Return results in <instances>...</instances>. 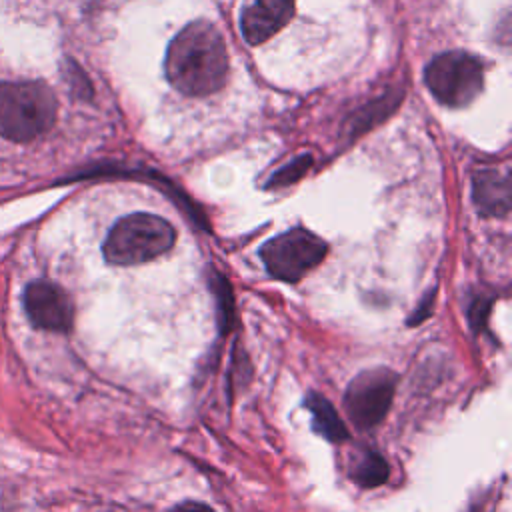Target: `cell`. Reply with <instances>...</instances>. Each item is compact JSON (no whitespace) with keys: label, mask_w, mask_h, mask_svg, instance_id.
Instances as JSON below:
<instances>
[{"label":"cell","mask_w":512,"mask_h":512,"mask_svg":"<svg viewBox=\"0 0 512 512\" xmlns=\"http://www.w3.org/2000/svg\"><path fill=\"white\" fill-rule=\"evenodd\" d=\"M328 252V244L306 228L286 230L260 248V258L276 280L298 282L316 268Z\"/></svg>","instance_id":"5b68a950"},{"label":"cell","mask_w":512,"mask_h":512,"mask_svg":"<svg viewBox=\"0 0 512 512\" xmlns=\"http://www.w3.org/2000/svg\"><path fill=\"white\" fill-rule=\"evenodd\" d=\"M24 310L28 320L50 332H70L74 324V302L70 294L48 280H36L26 286Z\"/></svg>","instance_id":"52a82bcc"},{"label":"cell","mask_w":512,"mask_h":512,"mask_svg":"<svg viewBox=\"0 0 512 512\" xmlns=\"http://www.w3.org/2000/svg\"><path fill=\"white\" fill-rule=\"evenodd\" d=\"M472 198L482 216H506L510 210V178L498 168H482L472 180Z\"/></svg>","instance_id":"9c48e42d"},{"label":"cell","mask_w":512,"mask_h":512,"mask_svg":"<svg viewBox=\"0 0 512 512\" xmlns=\"http://www.w3.org/2000/svg\"><path fill=\"white\" fill-rule=\"evenodd\" d=\"M398 374L378 366L360 372L344 392V410L358 430L376 428L394 400Z\"/></svg>","instance_id":"8992f818"},{"label":"cell","mask_w":512,"mask_h":512,"mask_svg":"<svg viewBox=\"0 0 512 512\" xmlns=\"http://www.w3.org/2000/svg\"><path fill=\"white\" fill-rule=\"evenodd\" d=\"M170 512H214V510L204 502H182L174 506Z\"/></svg>","instance_id":"9a60e30c"},{"label":"cell","mask_w":512,"mask_h":512,"mask_svg":"<svg viewBox=\"0 0 512 512\" xmlns=\"http://www.w3.org/2000/svg\"><path fill=\"white\" fill-rule=\"evenodd\" d=\"M54 92L38 80L0 82V136L12 142H30L56 122Z\"/></svg>","instance_id":"7a4b0ae2"},{"label":"cell","mask_w":512,"mask_h":512,"mask_svg":"<svg viewBox=\"0 0 512 512\" xmlns=\"http://www.w3.org/2000/svg\"><path fill=\"white\" fill-rule=\"evenodd\" d=\"M164 70L168 82L186 96H208L220 90L228 72L220 30L208 20L184 26L168 46Z\"/></svg>","instance_id":"6da1fadb"},{"label":"cell","mask_w":512,"mask_h":512,"mask_svg":"<svg viewBox=\"0 0 512 512\" xmlns=\"http://www.w3.org/2000/svg\"><path fill=\"white\" fill-rule=\"evenodd\" d=\"M306 408H308V412H310V416H312V426H314V430L322 436V438H326L328 442H336V444H340V442H346L348 438H350V432H348V428H346V424L342 422V418L338 416V412H336V408L324 398V396H320V394H316V392H310L308 396H306Z\"/></svg>","instance_id":"30bf717a"},{"label":"cell","mask_w":512,"mask_h":512,"mask_svg":"<svg viewBox=\"0 0 512 512\" xmlns=\"http://www.w3.org/2000/svg\"><path fill=\"white\" fill-rule=\"evenodd\" d=\"M424 80L432 96L450 108L470 104L482 90V62L462 50L438 54L424 70Z\"/></svg>","instance_id":"277c9868"},{"label":"cell","mask_w":512,"mask_h":512,"mask_svg":"<svg viewBox=\"0 0 512 512\" xmlns=\"http://www.w3.org/2000/svg\"><path fill=\"white\" fill-rule=\"evenodd\" d=\"M66 80H68V84L72 86L74 94H78V96H82V98H90V94H92L90 82H88V78L84 76V72H82L74 62H68V64H66Z\"/></svg>","instance_id":"4fadbf2b"},{"label":"cell","mask_w":512,"mask_h":512,"mask_svg":"<svg viewBox=\"0 0 512 512\" xmlns=\"http://www.w3.org/2000/svg\"><path fill=\"white\" fill-rule=\"evenodd\" d=\"M388 464L384 456L372 448L356 452L350 462V478L362 488H376L388 480Z\"/></svg>","instance_id":"8fae6325"},{"label":"cell","mask_w":512,"mask_h":512,"mask_svg":"<svg viewBox=\"0 0 512 512\" xmlns=\"http://www.w3.org/2000/svg\"><path fill=\"white\" fill-rule=\"evenodd\" d=\"M310 164H312V156H298V158H294L290 164L282 166L278 172L272 174V178L268 180V188H280V186L296 182L298 178H302L306 174Z\"/></svg>","instance_id":"7c38bea8"},{"label":"cell","mask_w":512,"mask_h":512,"mask_svg":"<svg viewBox=\"0 0 512 512\" xmlns=\"http://www.w3.org/2000/svg\"><path fill=\"white\" fill-rule=\"evenodd\" d=\"M294 14V0H246L240 12V30L256 46L272 38Z\"/></svg>","instance_id":"ba28073f"},{"label":"cell","mask_w":512,"mask_h":512,"mask_svg":"<svg viewBox=\"0 0 512 512\" xmlns=\"http://www.w3.org/2000/svg\"><path fill=\"white\" fill-rule=\"evenodd\" d=\"M176 242L172 224L156 214L136 212L120 218L104 240V258L116 266H134L158 258Z\"/></svg>","instance_id":"3957f363"},{"label":"cell","mask_w":512,"mask_h":512,"mask_svg":"<svg viewBox=\"0 0 512 512\" xmlns=\"http://www.w3.org/2000/svg\"><path fill=\"white\" fill-rule=\"evenodd\" d=\"M218 280V290H216V294H218V300H220V316L224 318V326H228V322H230V318H232V292H230V288H228V282H226V278H216Z\"/></svg>","instance_id":"5bb4252c"}]
</instances>
